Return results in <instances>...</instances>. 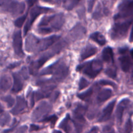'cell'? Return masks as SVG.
Returning a JSON list of instances; mask_svg holds the SVG:
<instances>
[{"label": "cell", "instance_id": "obj_1", "mask_svg": "<svg viewBox=\"0 0 133 133\" xmlns=\"http://www.w3.org/2000/svg\"><path fill=\"white\" fill-rule=\"evenodd\" d=\"M65 22L62 14L47 16L42 18L39 22L38 31L42 35H48L61 29Z\"/></svg>", "mask_w": 133, "mask_h": 133}, {"label": "cell", "instance_id": "obj_2", "mask_svg": "<svg viewBox=\"0 0 133 133\" xmlns=\"http://www.w3.org/2000/svg\"><path fill=\"white\" fill-rule=\"evenodd\" d=\"M59 38L60 36L53 35L46 38L39 40L33 35H30L26 39L25 49L28 52L45 50L55 43Z\"/></svg>", "mask_w": 133, "mask_h": 133}, {"label": "cell", "instance_id": "obj_3", "mask_svg": "<svg viewBox=\"0 0 133 133\" xmlns=\"http://www.w3.org/2000/svg\"><path fill=\"white\" fill-rule=\"evenodd\" d=\"M68 67L66 64L62 61H57L55 64L43 70L40 73V75H53L56 81H61L68 76Z\"/></svg>", "mask_w": 133, "mask_h": 133}, {"label": "cell", "instance_id": "obj_4", "mask_svg": "<svg viewBox=\"0 0 133 133\" xmlns=\"http://www.w3.org/2000/svg\"><path fill=\"white\" fill-rule=\"evenodd\" d=\"M103 64L99 60H94L81 64L77 68V71L82 72L90 78H95L102 70Z\"/></svg>", "mask_w": 133, "mask_h": 133}, {"label": "cell", "instance_id": "obj_5", "mask_svg": "<svg viewBox=\"0 0 133 133\" xmlns=\"http://www.w3.org/2000/svg\"><path fill=\"white\" fill-rule=\"evenodd\" d=\"M65 46V43L60 42L57 45L53 47L51 50L49 51L46 52L45 53L42 55V56L40 57L38 59L36 60L35 62H32L31 65V72H35L37 71L51 57H53L56 53H58L61 51L62 48Z\"/></svg>", "mask_w": 133, "mask_h": 133}, {"label": "cell", "instance_id": "obj_6", "mask_svg": "<svg viewBox=\"0 0 133 133\" xmlns=\"http://www.w3.org/2000/svg\"><path fill=\"white\" fill-rule=\"evenodd\" d=\"M131 23V19L125 21L116 20L110 32L112 38L113 40H120L125 37L128 33Z\"/></svg>", "mask_w": 133, "mask_h": 133}, {"label": "cell", "instance_id": "obj_7", "mask_svg": "<svg viewBox=\"0 0 133 133\" xmlns=\"http://www.w3.org/2000/svg\"><path fill=\"white\" fill-rule=\"evenodd\" d=\"M118 12L114 20L130 18L133 16V0H123L118 6Z\"/></svg>", "mask_w": 133, "mask_h": 133}, {"label": "cell", "instance_id": "obj_8", "mask_svg": "<svg viewBox=\"0 0 133 133\" xmlns=\"http://www.w3.org/2000/svg\"><path fill=\"white\" fill-rule=\"evenodd\" d=\"M49 10H50V9H49V8L41 7V6H35V7L32 8V9H31V12H30L29 18V19L27 20V22H26L25 25L24 27L25 36L27 35V32H28L29 30L30 29L31 26L32 25L35 19H36L41 14L48 12Z\"/></svg>", "mask_w": 133, "mask_h": 133}, {"label": "cell", "instance_id": "obj_9", "mask_svg": "<svg viewBox=\"0 0 133 133\" xmlns=\"http://www.w3.org/2000/svg\"><path fill=\"white\" fill-rule=\"evenodd\" d=\"M13 48L16 55L18 57H23V44H22V32L18 31L13 36Z\"/></svg>", "mask_w": 133, "mask_h": 133}, {"label": "cell", "instance_id": "obj_10", "mask_svg": "<svg viewBox=\"0 0 133 133\" xmlns=\"http://www.w3.org/2000/svg\"><path fill=\"white\" fill-rule=\"evenodd\" d=\"M84 111H85V108L81 107H78L74 112V122L77 131L78 129H79V131H81L82 128L85 123V119L83 117Z\"/></svg>", "mask_w": 133, "mask_h": 133}, {"label": "cell", "instance_id": "obj_11", "mask_svg": "<svg viewBox=\"0 0 133 133\" xmlns=\"http://www.w3.org/2000/svg\"><path fill=\"white\" fill-rule=\"evenodd\" d=\"M51 105L46 102H42L37 107L34 111L32 117L35 120H38L40 118H42L43 116L47 114L51 110Z\"/></svg>", "mask_w": 133, "mask_h": 133}, {"label": "cell", "instance_id": "obj_12", "mask_svg": "<svg viewBox=\"0 0 133 133\" xmlns=\"http://www.w3.org/2000/svg\"><path fill=\"white\" fill-rule=\"evenodd\" d=\"M116 102V100H114V101H111L109 105H107V106L103 109V110L102 115L101 116V117L99 119V122H105L106 121H107L109 118L111 116L112 114L113 110H114V108L115 107Z\"/></svg>", "mask_w": 133, "mask_h": 133}, {"label": "cell", "instance_id": "obj_13", "mask_svg": "<svg viewBox=\"0 0 133 133\" xmlns=\"http://www.w3.org/2000/svg\"><path fill=\"white\" fill-rule=\"evenodd\" d=\"M129 100L128 99H124L122 101H120V103L118 105V107H117L116 110V118L118 123L119 124H121L122 122V119H123V113H124L125 110L127 109L128 107L129 104Z\"/></svg>", "mask_w": 133, "mask_h": 133}, {"label": "cell", "instance_id": "obj_14", "mask_svg": "<svg viewBox=\"0 0 133 133\" xmlns=\"http://www.w3.org/2000/svg\"><path fill=\"white\" fill-rule=\"evenodd\" d=\"M13 80H14V84H13L12 91L13 92H18L21 91L23 87V81L22 79V75H19V74H13Z\"/></svg>", "mask_w": 133, "mask_h": 133}, {"label": "cell", "instance_id": "obj_15", "mask_svg": "<svg viewBox=\"0 0 133 133\" xmlns=\"http://www.w3.org/2000/svg\"><path fill=\"white\" fill-rule=\"evenodd\" d=\"M26 107H27V104H26L24 99L22 97H17L16 104L14 109L11 110L12 114H13L14 115L19 114L25 109Z\"/></svg>", "mask_w": 133, "mask_h": 133}, {"label": "cell", "instance_id": "obj_16", "mask_svg": "<svg viewBox=\"0 0 133 133\" xmlns=\"http://www.w3.org/2000/svg\"><path fill=\"white\" fill-rule=\"evenodd\" d=\"M97 51V49L96 47L93 46L92 45H88L85 48L83 49L82 51L81 55V59L82 61H84V60L87 59V58H90V57H92L94 55Z\"/></svg>", "mask_w": 133, "mask_h": 133}, {"label": "cell", "instance_id": "obj_17", "mask_svg": "<svg viewBox=\"0 0 133 133\" xmlns=\"http://www.w3.org/2000/svg\"><path fill=\"white\" fill-rule=\"evenodd\" d=\"M11 86V79L7 75H4L0 78V94L6 92Z\"/></svg>", "mask_w": 133, "mask_h": 133}, {"label": "cell", "instance_id": "obj_18", "mask_svg": "<svg viewBox=\"0 0 133 133\" xmlns=\"http://www.w3.org/2000/svg\"><path fill=\"white\" fill-rule=\"evenodd\" d=\"M119 63H120L121 68L124 72H127L129 71L131 66V62L129 57L128 56L123 55L119 57Z\"/></svg>", "mask_w": 133, "mask_h": 133}, {"label": "cell", "instance_id": "obj_19", "mask_svg": "<svg viewBox=\"0 0 133 133\" xmlns=\"http://www.w3.org/2000/svg\"><path fill=\"white\" fill-rule=\"evenodd\" d=\"M102 58L106 62H114V53L111 48H106L102 53Z\"/></svg>", "mask_w": 133, "mask_h": 133}, {"label": "cell", "instance_id": "obj_20", "mask_svg": "<svg viewBox=\"0 0 133 133\" xmlns=\"http://www.w3.org/2000/svg\"><path fill=\"white\" fill-rule=\"evenodd\" d=\"M112 94V92L110 89H108V88L103 89L99 93L97 96V101L99 103L105 102L111 97Z\"/></svg>", "mask_w": 133, "mask_h": 133}, {"label": "cell", "instance_id": "obj_21", "mask_svg": "<svg viewBox=\"0 0 133 133\" xmlns=\"http://www.w3.org/2000/svg\"><path fill=\"white\" fill-rule=\"evenodd\" d=\"M85 29H84V27L78 25L75 26V27L71 30V34H70V35H71V38H74L75 40V39H78L79 38L82 37V36H83V34L85 32Z\"/></svg>", "mask_w": 133, "mask_h": 133}, {"label": "cell", "instance_id": "obj_22", "mask_svg": "<svg viewBox=\"0 0 133 133\" xmlns=\"http://www.w3.org/2000/svg\"><path fill=\"white\" fill-rule=\"evenodd\" d=\"M55 88V87H48L47 88L43 89L42 91H38L36 93V100L39 101L40 99H42L44 97H48L50 95L52 90Z\"/></svg>", "mask_w": 133, "mask_h": 133}, {"label": "cell", "instance_id": "obj_23", "mask_svg": "<svg viewBox=\"0 0 133 133\" xmlns=\"http://www.w3.org/2000/svg\"><path fill=\"white\" fill-rule=\"evenodd\" d=\"M90 38L96 42L100 45H104L106 44V39L105 36L99 32H96L90 35Z\"/></svg>", "mask_w": 133, "mask_h": 133}, {"label": "cell", "instance_id": "obj_24", "mask_svg": "<svg viewBox=\"0 0 133 133\" xmlns=\"http://www.w3.org/2000/svg\"><path fill=\"white\" fill-rule=\"evenodd\" d=\"M70 116L69 114H67V116H66V118L62 120V122H61V124L59 125V128L63 129L65 132H70V130L69 129H70Z\"/></svg>", "mask_w": 133, "mask_h": 133}, {"label": "cell", "instance_id": "obj_25", "mask_svg": "<svg viewBox=\"0 0 133 133\" xmlns=\"http://www.w3.org/2000/svg\"><path fill=\"white\" fill-rule=\"evenodd\" d=\"M80 1L81 0H66L64 1V6L66 10H70L74 9Z\"/></svg>", "mask_w": 133, "mask_h": 133}, {"label": "cell", "instance_id": "obj_26", "mask_svg": "<svg viewBox=\"0 0 133 133\" xmlns=\"http://www.w3.org/2000/svg\"><path fill=\"white\" fill-rule=\"evenodd\" d=\"M92 94H93V89H92V88H90L88 90L85 91L84 92H83V93L78 94L77 96L79 99L85 101V100L88 99L92 96Z\"/></svg>", "mask_w": 133, "mask_h": 133}, {"label": "cell", "instance_id": "obj_27", "mask_svg": "<svg viewBox=\"0 0 133 133\" xmlns=\"http://www.w3.org/2000/svg\"><path fill=\"white\" fill-rule=\"evenodd\" d=\"M10 115L7 113H4L2 115L0 116V126L1 127H4L5 125H6L9 122H10Z\"/></svg>", "mask_w": 133, "mask_h": 133}, {"label": "cell", "instance_id": "obj_28", "mask_svg": "<svg viewBox=\"0 0 133 133\" xmlns=\"http://www.w3.org/2000/svg\"><path fill=\"white\" fill-rule=\"evenodd\" d=\"M105 73L106 75H107L108 76L110 77H111V78H112V79H115L117 76L116 70L112 67L107 68L105 70Z\"/></svg>", "mask_w": 133, "mask_h": 133}, {"label": "cell", "instance_id": "obj_29", "mask_svg": "<svg viewBox=\"0 0 133 133\" xmlns=\"http://www.w3.org/2000/svg\"><path fill=\"white\" fill-rule=\"evenodd\" d=\"M1 100H3L4 102L6 103L8 107H12L14 105V103H15V100L10 96H5V97L1 98Z\"/></svg>", "mask_w": 133, "mask_h": 133}, {"label": "cell", "instance_id": "obj_30", "mask_svg": "<svg viewBox=\"0 0 133 133\" xmlns=\"http://www.w3.org/2000/svg\"><path fill=\"white\" fill-rule=\"evenodd\" d=\"M27 14H24V15L20 16L19 18H18V19L14 22V25H16V27H18V28H20V27L23 25V23H24L26 18H27Z\"/></svg>", "mask_w": 133, "mask_h": 133}, {"label": "cell", "instance_id": "obj_31", "mask_svg": "<svg viewBox=\"0 0 133 133\" xmlns=\"http://www.w3.org/2000/svg\"><path fill=\"white\" fill-rule=\"evenodd\" d=\"M57 116H56L53 115V116H49V117H47V118H44V119H42L41 122H50L53 125H54L55 124L56 122H57Z\"/></svg>", "mask_w": 133, "mask_h": 133}, {"label": "cell", "instance_id": "obj_32", "mask_svg": "<svg viewBox=\"0 0 133 133\" xmlns=\"http://www.w3.org/2000/svg\"><path fill=\"white\" fill-rule=\"evenodd\" d=\"M88 85H89V82L84 78L82 77L79 83V90H82L87 88Z\"/></svg>", "mask_w": 133, "mask_h": 133}, {"label": "cell", "instance_id": "obj_33", "mask_svg": "<svg viewBox=\"0 0 133 133\" xmlns=\"http://www.w3.org/2000/svg\"><path fill=\"white\" fill-rule=\"evenodd\" d=\"M125 132H130L132 131V122H131V119H129L127 122V123H126L125 124Z\"/></svg>", "mask_w": 133, "mask_h": 133}, {"label": "cell", "instance_id": "obj_34", "mask_svg": "<svg viewBox=\"0 0 133 133\" xmlns=\"http://www.w3.org/2000/svg\"><path fill=\"white\" fill-rule=\"evenodd\" d=\"M99 84L101 85H110L112 87H116V84L113 82L110 81H106V80H101L99 81Z\"/></svg>", "mask_w": 133, "mask_h": 133}, {"label": "cell", "instance_id": "obj_35", "mask_svg": "<svg viewBox=\"0 0 133 133\" xmlns=\"http://www.w3.org/2000/svg\"><path fill=\"white\" fill-rule=\"evenodd\" d=\"M96 1V0H90L89 2H88V11L90 12H92V9H93L94 5Z\"/></svg>", "mask_w": 133, "mask_h": 133}, {"label": "cell", "instance_id": "obj_36", "mask_svg": "<svg viewBox=\"0 0 133 133\" xmlns=\"http://www.w3.org/2000/svg\"><path fill=\"white\" fill-rule=\"evenodd\" d=\"M40 129V127L37 125H31V127H30V132H32L34 131H38V130Z\"/></svg>", "mask_w": 133, "mask_h": 133}, {"label": "cell", "instance_id": "obj_37", "mask_svg": "<svg viewBox=\"0 0 133 133\" xmlns=\"http://www.w3.org/2000/svg\"><path fill=\"white\" fill-rule=\"evenodd\" d=\"M8 1H9V0H0V6L2 8L3 7L6 5V3L8 2Z\"/></svg>", "mask_w": 133, "mask_h": 133}, {"label": "cell", "instance_id": "obj_38", "mask_svg": "<svg viewBox=\"0 0 133 133\" xmlns=\"http://www.w3.org/2000/svg\"><path fill=\"white\" fill-rule=\"evenodd\" d=\"M36 0H28V1H27V3H28V5H29V6H31L32 5H33L34 3H35V2H36Z\"/></svg>", "mask_w": 133, "mask_h": 133}, {"label": "cell", "instance_id": "obj_39", "mask_svg": "<svg viewBox=\"0 0 133 133\" xmlns=\"http://www.w3.org/2000/svg\"><path fill=\"white\" fill-rule=\"evenodd\" d=\"M18 65H19V63H14V64H10V66H9V68L12 69V68H15V67H16V66H18Z\"/></svg>", "mask_w": 133, "mask_h": 133}, {"label": "cell", "instance_id": "obj_40", "mask_svg": "<svg viewBox=\"0 0 133 133\" xmlns=\"http://www.w3.org/2000/svg\"><path fill=\"white\" fill-rule=\"evenodd\" d=\"M129 40L131 42H133V26L132 28V31H131V35H130Z\"/></svg>", "mask_w": 133, "mask_h": 133}, {"label": "cell", "instance_id": "obj_41", "mask_svg": "<svg viewBox=\"0 0 133 133\" xmlns=\"http://www.w3.org/2000/svg\"><path fill=\"white\" fill-rule=\"evenodd\" d=\"M127 51V49H125V48H123V49H119V52L121 53V54H123V53H125Z\"/></svg>", "mask_w": 133, "mask_h": 133}, {"label": "cell", "instance_id": "obj_42", "mask_svg": "<svg viewBox=\"0 0 133 133\" xmlns=\"http://www.w3.org/2000/svg\"><path fill=\"white\" fill-rule=\"evenodd\" d=\"M3 112H4L3 107L2 105H1V103H0V114H1L2 113H3Z\"/></svg>", "mask_w": 133, "mask_h": 133}, {"label": "cell", "instance_id": "obj_43", "mask_svg": "<svg viewBox=\"0 0 133 133\" xmlns=\"http://www.w3.org/2000/svg\"><path fill=\"white\" fill-rule=\"evenodd\" d=\"M95 131H96V132L98 131V129H97V127H94V128L92 129L90 131V132H95Z\"/></svg>", "mask_w": 133, "mask_h": 133}, {"label": "cell", "instance_id": "obj_44", "mask_svg": "<svg viewBox=\"0 0 133 133\" xmlns=\"http://www.w3.org/2000/svg\"><path fill=\"white\" fill-rule=\"evenodd\" d=\"M43 1H45V2H49V1H53V0H42Z\"/></svg>", "mask_w": 133, "mask_h": 133}, {"label": "cell", "instance_id": "obj_45", "mask_svg": "<svg viewBox=\"0 0 133 133\" xmlns=\"http://www.w3.org/2000/svg\"><path fill=\"white\" fill-rule=\"evenodd\" d=\"M131 57H132V58H133V49H132V50L131 51Z\"/></svg>", "mask_w": 133, "mask_h": 133}, {"label": "cell", "instance_id": "obj_46", "mask_svg": "<svg viewBox=\"0 0 133 133\" xmlns=\"http://www.w3.org/2000/svg\"><path fill=\"white\" fill-rule=\"evenodd\" d=\"M132 75H133V68H132Z\"/></svg>", "mask_w": 133, "mask_h": 133}]
</instances>
